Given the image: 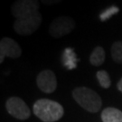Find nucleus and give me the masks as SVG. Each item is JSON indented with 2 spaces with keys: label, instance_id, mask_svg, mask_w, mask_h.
<instances>
[{
  "label": "nucleus",
  "instance_id": "nucleus-14",
  "mask_svg": "<svg viewBox=\"0 0 122 122\" xmlns=\"http://www.w3.org/2000/svg\"><path fill=\"white\" fill-rule=\"evenodd\" d=\"M62 0H41L42 3H44V5H52L58 4Z\"/></svg>",
  "mask_w": 122,
  "mask_h": 122
},
{
  "label": "nucleus",
  "instance_id": "nucleus-8",
  "mask_svg": "<svg viewBox=\"0 0 122 122\" xmlns=\"http://www.w3.org/2000/svg\"><path fill=\"white\" fill-rule=\"evenodd\" d=\"M36 83L40 90L44 93H52L57 88V79L54 72L51 70L41 71L36 78Z\"/></svg>",
  "mask_w": 122,
  "mask_h": 122
},
{
  "label": "nucleus",
  "instance_id": "nucleus-12",
  "mask_svg": "<svg viewBox=\"0 0 122 122\" xmlns=\"http://www.w3.org/2000/svg\"><path fill=\"white\" fill-rule=\"evenodd\" d=\"M97 79L99 81V83L103 89H109L111 84V81H110V77H109V73L104 70H101L97 71L96 73Z\"/></svg>",
  "mask_w": 122,
  "mask_h": 122
},
{
  "label": "nucleus",
  "instance_id": "nucleus-15",
  "mask_svg": "<svg viewBox=\"0 0 122 122\" xmlns=\"http://www.w3.org/2000/svg\"><path fill=\"white\" fill-rule=\"evenodd\" d=\"M117 88H118V90L119 92H122V78L119 80V81H118V84H117Z\"/></svg>",
  "mask_w": 122,
  "mask_h": 122
},
{
  "label": "nucleus",
  "instance_id": "nucleus-3",
  "mask_svg": "<svg viewBox=\"0 0 122 122\" xmlns=\"http://www.w3.org/2000/svg\"><path fill=\"white\" fill-rule=\"evenodd\" d=\"M43 16L40 12L22 19H16L14 23V30L20 35H30L39 28Z\"/></svg>",
  "mask_w": 122,
  "mask_h": 122
},
{
  "label": "nucleus",
  "instance_id": "nucleus-11",
  "mask_svg": "<svg viewBox=\"0 0 122 122\" xmlns=\"http://www.w3.org/2000/svg\"><path fill=\"white\" fill-rule=\"evenodd\" d=\"M111 57L117 63H122V41H116L111 46Z\"/></svg>",
  "mask_w": 122,
  "mask_h": 122
},
{
  "label": "nucleus",
  "instance_id": "nucleus-13",
  "mask_svg": "<svg viewBox=\"0 0 122 122\" xmlns=\"http://www.w3.org/2000/svg\"><path fill=\"white\" fill-rule=\"evenodd\" d=\"M119 12V8L117 5H111L108 8L104 10L102 13L100 15V20L101 22H105L107 20H109L110 17H112L113 15H117Z\"/></svg>",
  "mask_w": 122,
  "mask_h": 122
},
{
  "label": "nucleus",
  "instance_id": "nucleus-10",
  "mask_svg": "<svg viewBox=\"0 0 122 122\" xmlns=\"http://www.w3.org/2000/svg\"><path fill=\"white\" fill-rule=\"evenodd\" d=\"M105 58H106V54H105L104 49L101 46H97L92 51V54L90 56V62L92 65L98 67L103 64V62L105 61Z\"/></svg>",
  "mask_w": 122,
  "mask_h": 122
},
{
  "label": "nucleus",
  "instance_id": "nucleus-1",
  "mask_svg": "<svg viewBox=\"0 0 122 122\" xmlns=\"http://www.w3.org/2000/svg\"><path fill=\"white\" fill-rule=\"evenodd\" d=\"M34 114L44 122H55L61 119L64 114L63 107L56 101L41 99L34 104Z\"/></svg>",
  "mask_w": 122,
  "mask_h": 122
},
{
  "label": "nucleus",
  "instance_id": "nucleus-9",
  "mask_svg": "<svg viewBox=\"0 0 122 122\" xmlns=\"http://www.w3.org/2000/svg\"><path fill=\"white\" fill-rule=\"evenodd\" d=\"M101 119L103 122H122V111L113 107L106 108L101 113Z\"/></svg>",
  "mask_w": 122,
  "mask_h": 122
},
{
  "label": "nucleus",
  "instance_id": "nucleus-4",
  "mask_svg": "<svg viewBox=\"0 0 122 122\" xmlns=\"http://www.w3.org/2000/svg\"><path fill=\"white\" fill-rule=\"evenodd\" d=\"M76 26L73 18L70 16H59L52 20L49 26V34L54 38H61L69 35L74 30Z\"/></svg>",
  "mask_w": 122,
  "mask_h": 122
},
{
  "label": "nucleus",
  "instance_id": "nucleus-6",
  "mask_svg": "<svg viewBox=\"0 0 122 122\" xmlns=\"http://www.w3.org/2000/svg\"><path fill=\"white\" fill-rule=\"evenodd\" d=\"M5 108L8 113L19 120H25L31 116V110L25 102L18 98L12 97L6 100Z\"/></svg>",
  "mask_w": 122,
  "mask_h": 122
},
{
  "label": "nucleus",
  "instance_id": "nucleus-5",
  "mask_svg": "<svg viewBox=\"0 0 122 122\" xmlns=\"http://www.w3.org/2000/svg\"><path fill=\"white\" fill-rule=\"evenodd\" d=\"M38 0H15L11 6V14L16 19H22L39 12Z\"/></svg>",
  "mask_w": 122,
  "mask_h": 122
},
{
  "label": "nucleus",
  "instance_id": "nucleus-7",
  "mask_svg": "<svg viewBox=\"0 0 122 122\" xmlns=\"http://www.w3.org/2000/svg\"><path fill=\"white\" fill-rule=\"evenodd\" d=\"M22 54V50L19 44L12 38L4 37L0 42V62L4 61L5 57L12 59L19 58Z\"/></svg>",
  "mask_w": 122,
  "mask_h": 122
},
{
  "label": "nucleus",
  "instance_id": "nucleus-2",
  "mask_svg": "<svg viewBox=\"0 0 122 122\" xmlns=\"http://www.w3.org/2000/svg\"><path fill=\"white\" fill-rule=\"evenodd\" d=\"M72 97L81 108L92 113H96L100 109L102 100L95 91L86 87H78L72 92Z\"/></svg>",
  "mask_w": 122,
  "mask_h": 122
}]
</instances>
